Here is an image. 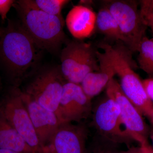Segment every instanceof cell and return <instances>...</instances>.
Listing matches in <instances>:
<instances>
[{
    "instance_id": "1",
    "label": "cell",
    "mask_w": 153,
    "mask_h": 153,
    "mask_svg": "<svg viewBox=\"0 0 153 153\" xmlns=\"http://www.w3.org/2000/svg\"><path fill=\"white\" fill-rule=\"evenodd\" d=\"M101 48L112 62L125 95L153 125V103L145 92L142 80L135 72L137 66L132 59V52L122 42L113 45L105 43Z\"/></svg>"
},
{
    "instance_id": "2",
    "label": "cell",
    "mask_w": 153,
    "mask_h": 153,
    "mask_svg": "<svg viewBox=\"0 0 153 153\" xmlns=\"http://www.w3.org/2000/svg\"><path fill=\"white\" fill-rule=\"evenodd\" d=\"M22 27L37 47L49 52L58 50L64 42L63 18L49 15L38 9L33 0H21L13 5Z\"/></svg>"
},
{
    "instance_id": "3",
    "label": "cell",
    "mask_w": 153,
    "mask_h": 153,
    "mask_svg": "<svg viewBox=\"0 0 153 153\" xmlns=\"http://www.w3.org/2000/svg\"><path fill=\"white\" fill-rule=\"evenodd\" d=\"M37 48L21 24L9 22L0 37V61L13 78L20 79L36 62Z\"/></svg>"
},
{
    "instance_id": "4",
    "label": "cell",
    "mask_w": 153,
    "mask_h": 153,
    "mask_svg": "<svg viewBox=\"0 0 153 153\" xmlns=\"http://www.w3.org/2000/svg\"><path fill=\"white\" fill-rule=\"evenodd\" d=\"M97 50L89 43L72 41L62 49L60 57L61 75L67 82L80 84L89 73L98 71Z\"/></svg>"
},
{
    "instance_id": "5",
    "label": "cell",
    "mask_w": 153,
    "mask_h": 153,
    "mask_svg": "<svg viewBox=\"0 0 153 153\" xmlns=\"http://www.w3.org/2000/svg\"><path fill=\"white\" fill-rule=\"evenodd\" d=\"M102 3L116 21L123 36L125 45L132 53L137 52L148 28L141 16L139 2L107 0Z\"/></svg>"
},
{
    "instance_id": "6",
    "label": "cell",
    "mask_w": 153,
    "mask_h": 153,
    "mask_svg": "<svg viewBox=\"0 0 153 153\" xmlns=\"http://www.w3.org/2000/svg\"><path fill=\"white\" fill-rule=\"evenodd\" d=\"M0 112L25 140L33 152L42 147L22 98L21 91H12L0 107Z\"/></svg>"
},
{
    "instance_id": "7",
    "label": "cell",
    "mask_w": 153,
    "mask_h": 153,
    "mask_svg": "<svg viewBox=\"0 0 153 153\" xmlns=\"http://www.w3.org/2000/svg\"><path fill=\"white\" fill-rule=\"evenodd\" d=\"M63 78L60 70L47 69L38 74L24 92L41 106L55 112L59 118L58 108L64 83Z\"/></svg>"
},
{
    "instance_id": "8",
    "label": "cell",
    "mask_w": 153,
    "mask_h": 153,
    "mask_svg": "<svg viewBox=\"0 0 153 153\" xmlns=\"http://www.w3.org/2000/svg\"><path fill=\"white\" fill-rule=\"evenodd\" d=\"M106 93L119 106L121 118L130 138L140 146L148 144V129L142 115L125 95L120 83L114 78L107 85Z\"/></svg>"
},
{
    "instance_id": "9",
    "label": "cell",
    "mask_w": 153,
    "mask_h": 153,
    "mask_svg": "<svg viewBox=\"0 0 153 153\" xmlns=\"http://www.w3.org/2000/svg\"><path fill=\"white\" fill-rule=\"evenodd\" d=\"M91 100L80 84L64 82L58 108L61 122H78L87 117L91 109Z\"/></svg>"
},
{
    "instance_id": "10",
    "label": "cell",
    "mask_w": 153,
    "mask_h": 153,
    "mask_svg": "<svg viewBox=\"0 0 153 153\" xmlns=\"http://www.w3.org/2000/svg\"><path fill=\"white\" fill-rule=\"evenodd\" d=\"M96 128L100 132L114 140L130 138L121 118L117 103L107 96L96 107L93 116Z\"/></svg>"
},
{
    "instance_id": "11",
    "label": "cell",
    "mask_w": 153,
    "mask_h": 153,
    "mask_svg": "<svg viewBox=\"0 0 153 153\" xmlns=\"http://www.w3.org/2000/svg\"><path fill=\"white\" fill-rule=\"evenodd\" d=\"M86 130L71 123L61 124L47 146L49 153H86Z\"/></svg>"
},
{
    "instance_id": "12",
    "label": "cell",
    "mask_w": 153,
    "mask_h": 153,
    "mask_svg": "<svg viewBox=\"0 0 153 153\" xmlns=\"http://www.w3.org/2000/svg\"><path fill=\"white\" fill-rule=\"evenodd\" d=\"M21 94L38 138L42 145L47 146L63 123L55 112L41 106L25 92L21 91Z\"/></svg>"
},
{
    "instance_id": "13",
    "label": "cell",
    "mask_w": 153,
    "mask_h": 153,
    "mask_svg": "<svg viewBox=\"0 0 153 153\" xmlns=\"http://www.w3.org/2000/svg\"><path fill=\"white\" fill-rule=\"evenodd\" d=\"M97 54L99 69L88 74L80 84L85 94L90 99L106 88L116 75L114 67L106 53L97 51Z\"/></svg>"
},
{
    "instance_id": "14",
    "label": "cell",
    "mask_w": 153,
    "mask_h": 153,
    "mask_svg": "<svg viewBox=\"0 0 153 153\" xmlns=\"http://www.w3.org/2000/svg\"><path fill=\"white\" fill-rule=\"evenodd\" d=\"M97 14L87 6H74L66 19L68 30L76 39L82 40L92 36L96 29Z\"/></svg>"
},
{
    "instance_id": "15",
    "label": "cell",
    "mask_w": 153,
    "mask_h": 153,
    "mask_svg": "<svg viewBox=\"0 0 153 153\" xmlns=\"http://www.w3.org/2000/svg\"><path fill=\"white\" fill-rule=\"evenodd\" d=\"M0 149L20 153H33V150L8 121L0 112Z\"/></svg>"
},
{
    "instance_id": "16",
    "label": "cell",
    "mask_w": 153,
    "mask_h": 153,
    "mask_svg": "<svg viewBox=\"0 0 153 153\" xmlns=\"http://www.w3.org/2000/svg\"><path fill=\"white\" fill-rule=\"evenodd\" d=\"M96 29L108 40L124 44L123 36L116 21L108 9L103 6L97 14Z\"/></svg>"
},
{
    "instance_id": "17",
    "label": "cell",
    "mask_w": 153,
    "mask_h": 153,
    "mask_svg": "<svg viewBox=\"0 0 153 153\" xmlns=\"http://www.w3.org/2000/svg\"><path fill=\"white\" fill-rule=\"evenodd\" d=\"M139 66L148 74H153V41L145 36L139 47Z\"/></svg>"
},
{
    "instance_id": "18",
    "label": "cell",
    "mask_w": 153,
    "mask_h": 153,
    "mask_svg": "<svg viewBox=\"0 0 153 153\" xmlns=\"http://www.w3.org/2000/svg\"><path fill=\"white\" fill-rule=\"evenodd\" d=\"M36 6L40 10L52 16L62 18V9L70 1L67 0H36Z\"/></svg>"
},
{
    "instance_id": "19",
    "label": "cell",
    "mask_w": 153,
    "mask_h": 153,
    "mask_svg": "<svg viewBox=\"0 0 153 153\" xmlns=\"http://www.w3.org/2000/svg\"><path fill=\"white\" fill-rule=\"evenodd\" d=\"M139 4L144 23L148 27L153 30V0H141Z\"/></svg>"
},
{
    "instance_id": "20",
    "label": "cell",
    "mask_w": 153,
    "mask_h": 153,
    "mask_svg": "<svg viewBox=\"0 0 153 153\" xmlns=\"http://www.w3.org/2000/svg\"><path fill=\"white\" fill-rule=\"evenodd\" d=\"M15 2L13 0H0V16L3 21L7 19L8 13Z\"/></svg>"
},
{
    "instance_id": "21",
    "label": "cell",
    "mask_w": 153,
    "mask_h": 153,
    "mask_svg": "<svg viewBox=\"0 0 153 153\" xmlns=\"http://www.w3.org/2000/svg\"><path fill=\"white\" fill-rule=\"evenodd\" d=\"M143 86L148 97L153 102V78H148L142 80Z\"/></svg>"
},
{
    "instance_id": "22",
    "label": "cell",
    "mask_w": 153,
    "mask_h": 153,
    "mask_svg": "<svg viewBox=\"0 0 153 153\" xmlns=\"http://www.w3.org/2000/svg\"><path fill=\"white\" fill-rule=\"evenodd\" d=\"M140 148L144 153H153V148L148 144L140 146Z\"/></svg>"
},
{
    "instance_id": "23",
    "label": "cell",
    "mask_w": 153,
    "mask_h": 153,
    "mask_svg": "<svg viewBox=\"0 0 153 153\" xmlns=\"http://www.w3.org/2000/svg\"><path fill=\"white\" fill-rule=\"evenodd\" d=\"M123 153H144L140 147V148L133 147L131 148L128 151Z\"/></svg>"
},
{
    "instance_id": "24",
    "label": "cell",
    "mask_w": 153,
    "mask_h": 153,
    "mask_svg": "<svg viewBox=\"0 0 153 153\" xmlns=\"http://www.w3.org/2000/svg\"><path fill=\"white\" fill-rule=\"evenodd\" d=\"M33 153H49V151L46 146L42 147L37 150L34 151Z\"/></svg>"
},
{
    "instance_id": "25",
    "label": "cell",
    "mask_w": 153,
    "mask_h": 153,
    "mask_svg": "<svg viewBox=\"0 0 153 153\" xmlns=\"http://www.w3.org/2000/svg\"><path fill=\"white\" fill-rule=\"evenodd\" d=\"M0 153H20L14 151L10 150L3 149H0Z\"/></svg>"
},
{
    "instance_id": "26",
    "label": "cell",
    "mask_w": 153,
    "mask_h": 153,
    "mask_svg": "<svg viewBox=\"0 0 153 153\" xmlns=\"http://www.w3.org/2000/svg\"><path fill=\"white\" fill-rule=\"evenodd\" d=\"M93 153H108L107 152H105V151L102 150H97L95 152H94Z\"/></svg>"
},
{
    "instance_id": "27",
    "label": "cell",
    "mask_w": 153,
    "mask_h": 153,
    "mask_svg": "<svg viewBox=\"0 0 153 153\" xmlns=\"http://www.w3.org/2000/svg\"><path fill=\"white\" fill-rule=\"evenodd\" d=\"M151 138H152V141L153 145V131L151 134Z\"/></svg>"
},
{
    "instance_id": "28",
    "label": "cell",
    "mask_w": 153,
    "mask_h": 153,
    "mask_svg": "<svg viewBox=\"0 0 153 153\" xmlns=\"http://www.w3.org/2000/svg\"><path fill=\"white\" fill-rule=\"evenodd\" d=\"M3 29H1L0 28V37H1V35L2 33Z\"/></svg>"
},
{
    "instance_id": "29",
    "label": "cell",
    "mask_w": 153,
    "mask_h": 153,
    "mask_svg": "<svg viewBox=\"0 0 153 153\" xmlns=\"http://www.w3.org/2000/svg\"><path fill=\"white\" fill-rule=\"evenodd\" d=\"M152 30V34H153V38H152V41H153V30Z\"/></svg>"
}]
</instances>
